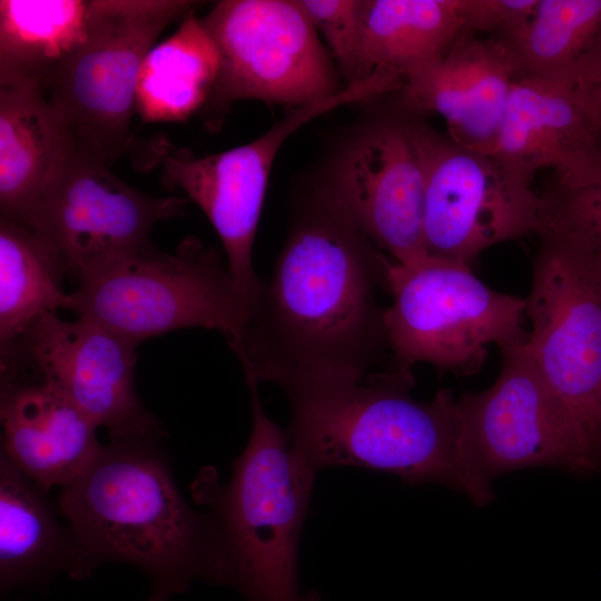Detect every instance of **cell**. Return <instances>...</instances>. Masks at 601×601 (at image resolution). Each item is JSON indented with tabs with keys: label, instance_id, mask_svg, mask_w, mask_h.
I'll use <instances>...</instances> for the list:
<instances>
[{
	"label": "cell",
	"instance_id": "cell-1",
	"mask_svg": "<svg viewBox=\"0 0 601 601\" xmlns=\"http://www.w3.org/2000/svg\"><path fill=\"white\" fill-rule=\"evenodd\" d=\"M386 263L327 191L309 200L230 345L246 378L283 387L373 373L387 348Z\"/></svg>",
	"mask_w": 601,
	"mask_h": 601
},
{
	"label": "cell",
	"instance_id": "cell-2",
	"mask_svg": "<svg viewBox=\"0 0 601 601\" xmlns=\"http://www.w3.org/2000/svg\"><path fill=\"white\" fill-rule=\"evenodd\" d=\"M165 434L110 440L61 487L85 578L108 562L142 571L150 590L170 595L193 582L227 584L223 539L213 515L194 510L173 476Z\"/></svg>",
	"mask_w": 601,
	"mask_h": 601
},
{
	"label": "cell",
	"instance_id": "cell-3",
	"mask_svg": "<svg viewBox=\"0 0 601 601\" xmlns=\"http://www.w3.org/2000/svg\"><path fill=\"white\" fill-rule=\"evenodd\" d=\"M413 384L411 372L395 367L363 378L285 385L293 449L315 472L334 465L371 469L407 485L441 484L486 506L495 497L493 486L465 446L452 391L420 402L410 394Z\"/></svg>",
	"mask_w": 601,
	"mask_h": 601
},
{
	"label": "cell",
	"instance_id": "cell-4",
	"mask_svg": "<svg viewBox=\"0 0 601 601\" xmlns=\"http://www.w3.org/2000/svg\"><path fill=\"white\" fill-rule=\"evenodd\" d=\"M249 387L253 424L248 443L234 461L227 483L204 469L191 485L209 508L227 562V584L246 601H317L299 591L297 562L309 513L315 472L293 449L287 431L262 404L258 382Z\"/></svg>",
	"mask_w": 601,
	"mask_h": 601
},
{
	"label": "cell",
	"instance_id": "cell-5",
	"mask_svg": "<svg viewBox=\"0 0 601 601\" xmlns=\"http://www.w3.org/2000/svg\"><path fill=\"white\" fill-rule=\"evenodd\" d=\"M393 297L384 314L394 366L410 372L420 362L441 371L471 374L492 344L522 345L526 300L485 285L471 266L427 256L411 265L386 263Z\"/></svg>",
	"mask_w": 601,
	"mask_h": 601
},
{
	"label": "cell",
	"instance_id": "cell-6",
	"mask_svg": "<svg viewBox=\"0 0 601 601\" xmlns=\"http://www.w3.org/2000/svg\"><path fill=\"white\" fill-rule=\"evenodd\" d=\"M76 314L136 346L187 327L221 332L229 345L245 327L249 307L228 265L214 248L187 237L174 253L154 245L124 257L79 283Z\"/></svg>",
	"mask_w": 601,
	"mask_h": 601
},
{
	"label": "cell",
	"instance_id": "cell-7",
	"mask_svg": "<svg viewBox=\"0 0 601 601\" xmlns=\"http://www.w3.org/2000/svg\"><path fill=\"white\" fill-rule=\"evenodd\" d=\"M538 235L524 348L601 469V266L561 235Z\"/></svg>",
	"mask_w": 601,
	"mask_h": 601
},
{
	"label": "cell",
	"instance_id": "cell-8",
	"mask_svg": "<svg viewBox=\"0 0 601 601\" xmlns=\"http://www.w3.org/2000/svg\"><path fill=\"white\" fill-rule=\"evenodd\" d=\"M404 125L424 176L428 256L471 266L491 246L540 230L544 201L531 184L424 124Z\"/></svg>",
	"mask_w": 601,
	"mask_h": 601
},
{
	"label": "cell",
	"instance_id": "cell-9",
	"mask_svg": "<svg viewBox=\"0 0 601 601\" xmlns=\"http://www.w3.org/2000/svg\"><path fill=\"white\" fill-rule=\"evenodd\" d=\"M200 21L220 58L207 109L220 112L240 99L300 107L343 90L296 0H223Z\"/></svg>",
	"mask_w": 601,
	"mask_h": 601
},
{
	"label": "cell",
	"instance_id": "cell-10",
	"mask_svg": "<svg viewBox=\"0 0 601 601\" xmlns=\"http://www.w3.org/2000/svg\"><path fill=\"white\" fill-rule=\"evenodd\" d=\"M190 0H122L101 32L43 90L76 147L108 166L127 151L139 70L173 22L197 9Z\"/></svg>",
	"mask_w": 601,
	"mask_h": 601
},
{
	"label": "cell",
	"instance_id": "cell-11",
	"mask_svg": "<svg viewBox=\"0 0 601 601\" xmlns=\"http://www.w3.org/2000/svg\"><path fill=\"white\" fill-rule=\"evenodd\" d=\"M495 382L455 400L465 446L490 483L546 466L577 475L601 472L581 431L552 393L524 344L502 351Z\"/></svg>",
	"mask_w": 601,
	"mask_h": 601
},
{
	"label": "cell",
	"instance_id": "cell-12",
	"mask_svg": "<svg viewBox=\"0 0 601 601\" xmlns=\"http://www.w3.org/2000/svg\"><path fill=\"white\" fill-rule=\"evenodd\" d=\"M187 200L140 193L75 146L47 184L31 228L51 242L66 275L81 283L152 246V227L181 216Z\"/></svg>",
	"mask_w": 601,
	"mask_h": 601
},
{
	"label": "cell",
	"instance_id": "cell-13",
	"mask_svg": "<svg viewBox=\"0 0 601 601\" xmlns=\"http://www.w3.org/2000/svg\"><path fill=\"white\" fill-rule=\"evenodd\" d=\"M347 102L341 92L297 107L257 139L205 157L174 148L165 139L150 146V156L162 169V184L181 188L215 228L237 290L249 308L263 283L253 268L252 255L274 159L300 127Z\"/></svg>",
	"mask_w": 601,
	"mask_h": 601
},
{
	"label": "cell",
	"instance_id": "cell-14",
	"mask_svg": "<svg viewBox=\"0 0 601 601\" xmlns=\"http://www.w3.org/2000/svg\"><path fill=\"white\" fill-rule=\"evenodd\" d=\"M1 357L2 367L24 362L110 440L165 434L136 391V345L97 322L43 314Z\"/></svg>",
	"mask_w": 601,
	"mask_h": 601
},
{
	"label": "cell",
	"instance_id": "cell-15",
	"mask_svg": "<svg viewBox=\"0 0 601 601\" xmlns=\"http://www.w3.org/2000/svg\"><path fill=\"white\" fill-rule=\"evenodd\" d=\"M326 191L395 263L411 265L428 256L424 176L404 124H382L358 138L339 160Z\"/></svg>",
	"mask_w": 601,
	"mask_h": 601
},
{
	"label": "cell",
	"instance_id": "cell-16",
	"mask_svg": "<svg viewBox=\"0 0 601 601\" xmlns=\"http://www.w3.org/2000/svg\"><path fill=\"white\" fill-rule=\"evenodd\" d=\"M490 156L531 185L541 169L553 171L556 189L601 184L599 128L565 79L515 80Z\"/></svg>",
	"mask_w": 601,
	"mask_h": 601
},
{
	"label": "cell",
	"instance_id": "cell-17",
	"mask_svg": "<svg viewBox=\"0 0 601 601\" xmlns=\"http://www.w3.org/2000/svg\"><path fill=\"white\" fill-rule=\"evenodd\" d=\"M519 77L504 39L464 31L441 58L410 75L400 91L407 107L440 115L451 139L490 155Z\"/></svg>",
	"mask_w": 601,
	"mask_h": 601
},
{
	"label": "cell",
	"instance_id": "cell-18",
	"mask_svg": "<svg viewBox=\"0 0 601 601\" xmlns=\"http://www.w3.org/2000/svg\"><path fill=\"white\" fill-rule=\"evenodd\" d=\"M1 455L42 490L63 487L97 456V426L52 384L1 378Z\"/></svg>",
	"mask_w": 601,
	"mask_h": 601
},
{
	"label": "cell",
	"instance_id": "cell-19",
	"mask_svg": "<svg viewBox=\"0 0 601 601\" xmlns=\"http://www.w3.org/2000/svg\"><path fill=\"white\" fill-rule=\"evenodd\" d=\"M122 0H0V86L42 91L115 17Z\"/></svg>",
	"mask_w": 601,
	"mask_h": 601
},
{
	"label": "cell",
	"instance_id": "cell-20",
	"mask_svg": "<svg viewBox=\"0 0 601 601\" xmlns=\"http://www.w3.org/2000/svg\"><path fill=\"white\" fill-rule=\"evenodd\" d=\"M73 147L41 89L0 86V220L32 227L47 184Z\"/></svg>",
	"mask_w": 601,
	"mask_h": 601
},
{
	"label": "cell",
	"instance_id": "cell-21",
	"mask_svg": "<svg viewBox=\"0 0 601 601\" xmlns=\"http://www.w3.org/2000/svg\"><path fill=\"white\" fill-rule=\"evenodd\" d=\"M49 492L0 454V589L47 585L58 573L85 580L68 525L58 520Z\"/></svg>",
	"mask_w": 601,
	"mask_h": 601
},
{
	"label": "cell",
	"instance_id": "cell-22",
	"mask_svg": "<svg viewBox=\"0 0 601 601\" xmlns=\"http://www.w3.org/2000/svg\"><path fill=\"white\" fill-rule=\"evenodd\" d=\"M465 28L460 0H363L362 66L400 77L441 58Z\"/></svg>",
	"mask_w": 601,
	"mask_h": 601
},
{
	"label": "cell",
	"instance_id": "cell-23",
	"mask_svg": "<svg viewBox=\"0 0 601 601\" xmlns=\"http://www.w3.org/2000/svg\"><path fill=\"white\" fill-rule=\"evenodd\" d=\"M217 47L189 11L177 30L145 56L135 110L145 122H180L205 106L218 78Z\"/></svg>",
	"mask_w": 601,
	"mask_h": 601
},
{
	"label": "cell",
	"instance_id": "cell-24",
	"mask_svg": "<svg viewBox=\"0 0 601 601\" xmlns=\"http://www.w3.org/2000/svg\"><path fill=\"white\" fill-rule=\"evenodd\" d=\"M63 263L39 230L0 220V348L8 351L39 316L76 313L72 293L62 288Z\"/></svg>",
	"mask_w": 601,
	"mask_h": 601
},
{
	"label": "cell",
	"instance_id": "cell-25",
	"mask_svg": "<svg viewBox=\"0 0 601 601\" xmlns=\"http://www.w3.org/2000/svg\"><path fill=\"white\" fill-rule=\"evenodd\" d=\"M601 32V0H538L510 36L520 77L565 79Z\"/></svg>",
	"mask_w": 601,
	"mask_h": 601
},
{
	"label": "cell",
	"instance_id": "cell-26",
	"mask_svg": "<svg viewBox=\"0 0 601 601\" xmlns=\"http://www.w3.org/2000/svg\"><path fill=\"white\" fill-rule=\"evenodd\" d=\"M324 37L348 85L367 79L362 66L363 0H296Z\"/></svg>",
	"mask_w": 601,
	"mask_h": 601
},
{
	"label": "cell",
	"instance_id": "cell-27",
	"mask_svg": "<svg viewBox=\"0 0 601 601\" xmlns=\"http://www.w3.org/2000/svg\"><path fill=\"white\" fill-rule=\"evenodd\" d=\"M542 196L539 231L549 230L574 242L601 266V184L569 190L553 188Z\"/></svg>",
	"mask_w": 601,
	"mask_h": 601
},
{
	"label": "cell",
	"instance_id": "cell-28",
	"mask_svg": "<svg viewBox=\"0 0 601 601\" xmlns=\"http://www.w3.org/2000/svg\"><path fill=\"white\" fill-rule=\"evenodd\" d=\"M538 0H460L467 31L497 32L505 38L531 14Z\"/></svg>",
	"mask_w": 601,
	"mask_h": 601
},
{
	"label": "cell",
	"instance_id": "cell-29",
	"mask_svg": "<svg viewBox=\"0 0 601 601\" xmlns=\"http://www.w3.org/2000/svg\"><path fill=\"white\" fill-rule=\"evenodd\" d=\"M577 90L592 121L601 127V32L595 42L565 78Z\"/></svg>",
	"mask_w": 601,
	"mask_h": 601
},
{
	"label": "cell",
	"instance_id": "cell-30",
	"mask_svg": "<svg viewBox=\"0 0 601 601\" xmlns=\"http://www.w3.org/2000/svg\"><path fill=\"white\" fill-rule=\"evenodd\" d=\"M170 594L162 590H150L148 601H168Z\"/></svg>",
	"mask_w": 601,
	"mask_h": 601
},
{
	"label": "cell",
	"instance_id": "cell-31",
	"mask_svg": "<svg viewBox=\"0 0 601 601\" xmlns=\"http://www.w3.org/2000/svg\"><path fill=\"white\" fill-rule=\"evenodd\" d=\"M599 140H600V144H601V127L599 129Z\"/></svg>",
	"mask_w": 601,
	"mask_h": 601
}]
</instances>
